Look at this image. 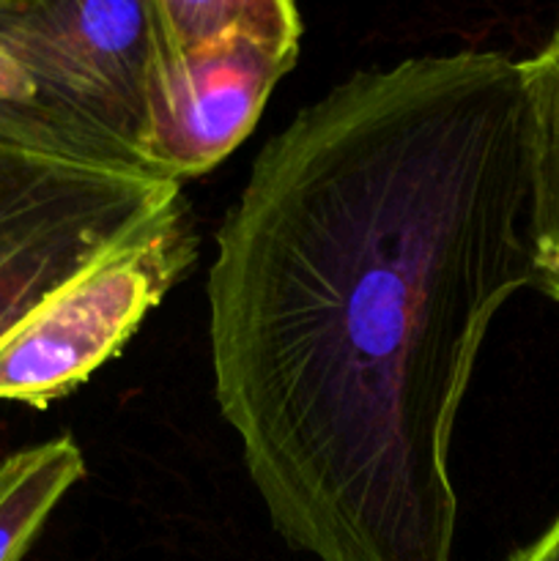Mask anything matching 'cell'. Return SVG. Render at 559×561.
<instances>
[{"label":"cell","mask_w":559,"mask_h":561,"mask_svg":"<svg viewBox=\"0 0 559 561\" xmlns=\"http://www.w3.org/2000/svg\"><path fill=\"white\" fill-rule=\"evenodd\" d=\"M159 49L151 0H16L0 11V53L27 99L0 107L58 151L140 168L137 137Z\"/></svg>","instance_id":"2"},{"label":"cell","mask_w":559,"mask_h":561,"mask_svg":"<svg viewBox=\"0 0 559 561\" xmlns=\"http://www.w3.org/2000/svg\"><path fill=\"white\" fill-rule=\"evenodd\" d=\"M518 60L356 71L261 148L217 230L219 414L274 531L316 561H453L455 422L532 285Z\"/></svg>","instance_id":"1"},{"label":"cell","mask_w":559,"mask_h":561,"mask_svg":"<svg viewBox=\"0 0 559 561\" xmlns=\"http://www.w3.org/2000/svg\"><path fill=\"white\" fill-rule=\"evenodd\" d=\"M296 58L299 49L241 33L179 55L159 49L137 137L140 168L179 184L208 173L255 129Z\"/></svg>","instance_id":"5"},{"label":"cell","mask_w":559,"mask_h":561,"mask_svg":"<svg viewBox=\"0 0 559 561\" xmlns=\"http://www.w3.org/2000/svg\"><path fill=\"white\" fill-rule=\"evenodd\" d=\"M507 561H559V515L540 537L515 551Z\"/></svg>","instance_id":"9"},{"label":"cell","mask_w":559,"mask_h":561,"mask_svg":"<svg viewBox=\"0 0 559 561\" xmlns=\"http://www.w3.org/2000/svg\"><path fill=\"white\" fill-rule=\"evenodd\" d=\"M518 69L529 113L532 285L559 305V33Z\"/></svg>","instance_id":"6"},{"label":"cell","mask_w":559,"mask_h":561,"mask_svg":"<svg viewBox=\"0 0 559 561\" xmlns=\"http://www.w3.org/2000/svg\"><path fill=\"white\" fill-rule=\"evenodd\" d=\"M195 257V225L181 203L151 233L85 268L0 343V403L47 409L75 392L121 354Z\"/></svg>","instance_id":"4"},{"label":"cell","mask_w":559,"mask_h":561,"mask_svg":"<svg viewBox=\"0 0 559 561\" xmlns=\"http://www.w3.org/2000/svg\"><path fill=\"white\" fill-rule=\"evenodd\" d=\"M85 477L75 438L58 436L0 463V561H22L66 493Z\"/></svg>","instance_id":"7"},{"label":"cell","mask_w":559,"mask_h":561,"mask_svg":"<svg viewBox=\"0 0 559 561\" xmlns=\"http://www.w3.org/2000/svg\"><path fill=\"white\" fill-rule=\"evenodd\" d=\"M159 47L186 53L225 36H255L299 49L301 16L296 0H151Z\"/></svg>","instance_id":"8"},{"label":"cell","mask_w":559,"mask_h":561,"mask_svg":"<svg viewBox=\"0 0 559 561\" xmlns=\"http://www.w3.org/2000/svg\"><path fill=\"white\" fill-rule=\"evenodd\" d=\"M181 203L179 181L71 157L25 135L0 107V343Z\"/></svg>","instance_id":"3"},{"label":"cell","mask_w":559,"mask_h":561,"mask_svg":"<svg viewBox=\"0 0 559 561\" xmlns=\"http://www.w3.org/2000/svg\"><path fill=\"white\" fill-rule=\"evenodd\" d=\"M14 3H16V0H0V11L9 9V5H14Z\"/></svg>","instance_id":"10"}]
</instances>
